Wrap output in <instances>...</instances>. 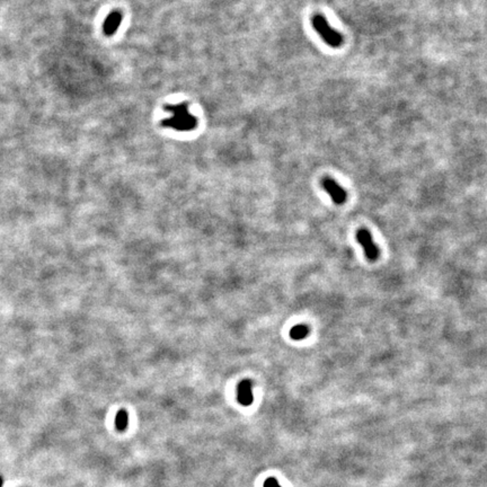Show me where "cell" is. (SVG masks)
<instances>
[{"label":"cell","mask_w":487,"mask_h":487,"mask_svg":"<svg viewBox=\"0 0 487 487\" xmlns=\"http://www.w3.org/2000/svg\"><path fill=\"white\" fill-rule=\"evenodd\" d=\"M165 110L170 112L173 116L162 121L163 128H169L180 132L192 131L198 126V118L188 112L187 104L181 103L176 105H166Z\"/></svg>","instance_id":"6da1fadb"},{"label":"cell","mask_w":487,"mask_h":487,"mask_svg":"<svg viewBox=\"0 0 487 487\" xmlns=\"http://www.w3.org/2000/svg\"><path fill=\"white\" fill-rule=\"evenodd\" d=\"M311 24L315 31L318 33L327 46H329L330 47H340L342 46V42H343L342 35L332 28V26L328 24V22L323 15H314L311 18Z\"/></svg>","instance_id":"7a4b0ae2"},{"label":"cell","mask_w":487,"mask_h":487,"mask_svg":"<svg viewBox=\"0 0 487 487\" xmlns=\"http://www.w3.org/2000/svg\"><path fill=\"white\" fill-rule=\"evenodd\" d=\"M356 240H358L359 244L363 247L364 254H366L367 258L372 262L377 261L379 258V255H380V251H379L377 245L374 244L372 236H371L369 230L359 229L358 232H356Z\"/></svg>","instance_id":"3957f363"},{"label":"cell","mask_w":487,"mask_h":487,"mask_svg":"<svg viewBox=\"0 0 487 487\" xmlns=\"http://www.w3.org/2000/svg\"><path fill=\"white\" fill-rule=\"evenodd\" d=\"M322 186L325 191L328 193V195L332 198L333 202L335 204H343L348 199V193L345 189L338 185L333 178L325 177L322 181Z\"/></svg>","instance_id":"277c9868"},{"label":"cell","mask_w":487,"mask_h":487,"mask_svg":"<svg viewBox=\"0 0 487 487\" xmlns=\"http://www.w3.org/2000/svg\"><path fill=\"white\" fill-rule=\"evenodd\" d=\"M122 16L121 12L118 10H113L112 13L107 15L105 22H104L103 25V32L106 36H112L115 32L117 31L118 27L122 23Z\"/></svg>","instance_id":"5b68a950"},{"label":"cell","mask_w":487,"mask_h":487,"mask_svg":"<svg viewBox=\"0 0 487 487\" xmlns=\"http://www.w3.org/2000/svg\"><path fill=\"white\" fill-rule=\"evenodd\" d=\"M237 399L243 406H250L254 400L253 385L250 380L241 381L237 389Z\"/></svg>","instance_id":"8992f818"},{"label":"cell","mask_w":487,"mask_h":487,"mask_svg":"<svg viewBox=\"0 0 487 487\" xmlns=\"http://www.w3.org/2000/svg\"><path fill=\"white\" fill-rule=\"evenodd\" d=\"M309 327L304 324L293 326L290 330V337L295 341H301L309 335Z\"/></svg>","instance_id":"52a82bcc"},{"label":"cell","mask_w":487,"mask_h":487,"mask_svg":"<svg viewBox=\"0 0 487 487\" xmlns=\"http://www.w3.org/2000/svg\"><path fill=\"white\" fill-rule=\"evenodd\" d=\"M129 425V414L124 410L117 412L115 416V426L118 431H124Z\"/></svg>","instance_id":"ba28073f"},{"label":"cell","mask_w":487,"mask_h":487,"mask_svg":"<svg viewBox=\"0 0 487 487\" xmlns=\"http://www.w3.org/2000/svg\"><path fill=\"white\" fill-rule=\"evenodd\" d=\"M264 487H281V485L278 484L277 479L271 477V478H267L265 483H264Z\"/></svg>","instance_id":"9c48e42d"},{"label":"cell","mask_w":487,"mask_h":487,"mask_svg":"<svg viewBox=\"0 0 487 487\" xmlns=\"http://www.w3.org/2000/svg\"><path fill=\"white\" fill-rule=\"evenodd\" d=\"M3 486V477L1 475H0V487H2Z\"/></svg>","instance_id":"30bf717a"}]
</instances>
